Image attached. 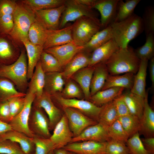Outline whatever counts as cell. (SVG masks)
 I'll return each instance as SVG.
<instances>
[{"mask_svg": "<svg viewBox=\"0 0 154 154\" xmlns=\"http://www.w3.org/2000/svg\"><path fill=\"white\" fill-rule=\"evenodd\" d=\"M140 61L134 50L128 46L125 48H119L104 63L110 75L128 73L135 74L139 68Z\"/></svg>", "mask_w": 154, "mask_h": 154, "instance_id": "obj_1", "label": "cell"}, {"mask_svg": "<svg viewBox=\"0 0 154 154\" xmlns=\"http://www.w3.org/2000/svg\"><path fill=\"white\" fill-rule=\"evenodd\" d=\"M114 39L119 48H127L130 42L144 30L142 18L133 13L122 21L110 25Z\"/></svg>", "mask_w": 154, "mask_h": 154, "instance_id": "obj_2", "label": "cell"}, {"mask_svg": "<svg viewBox=\"0 0 154 154\" xmlns=\"http://www.w3.org/2000/svg\"><path fill=\"white\" fill-rule=\"evenodd\" d=\"M16 9L13 14L14 26L9 35L21 48L24 47L23 42L28 40V33L32 24L36 20L34 11L17 1Z\"/></svg>", "mask_w": 154, "mask_h": 154, "instance_id": "obj_3", "label": "cell"}, {"mask_svg": "<svg viewBox=\"0 0 154 154\" xmlns=\"http://www.w3.org/2000/svg\"><path fill=\"white\" fill-rule=\"evenodd\" d=\"M27 59L26 50L24 47L16 61L8 65H0V77L9 80L18 91L25 93L27 91L29 84Z\"/></svg>", "mask_w": 154, "mask_h": 154, "instance_id": "obj_4", "label": "cell"}, {"mask_svg": "<svg viewBox=\"0 0 154 154\" xmlns=\"http://www.w3.org/2000/svg\"><path fill=\"white\" fill-rule=\"evenodd\" d=\"M73 42L77 45L84 46L92 37L100 31L101 26L97 17H82L72 25Z\"/></svg>", "mask_w": 154, "mask_h": 154, "instance_id": "obj_5", "label": "cell"}, {"mask_svg": "<svg viewBox=\"0 0 154 154\" xmlns=\"http://www.w3.org/2000/svg\"><path fill=\"white\" fill-rule=\"evenodd\" d=\"M51 97L54 103H57L62 107L75 109L98 121L102 106H98L89 100L65 98L61 96L60 94H54L51 96Z\"/></svg>", "mask_w": 154, "mask_h": 154, "instance_id": "obj_6", "label": "cell"}, {"mask_svg": "<svg viewBox=\"0 0 154 154\" xmlns=\"http://www.w3.org/2000/svg\"><path fill=\"white\" fill-rule=\"evenodd\" d=\"M41 108L32 105L28 122L29 129L34 135L50 138L51 134L49 128V120Z\"/></svg>", "mask_w": 154, "mask_h": 154, "instance_id": "obj_7", "label": "cell"}, {"mask_svg": "<svg viewBox=\"0 0 154 154\" xmlns=\"http://www.w3.org/2000/svg\"><path fill=\"white\" fill-rule=\"evenodd\" d=\"M65 6V9L60 20L59 29L64 27L68 22L75 21L83 16L97 17L92 9L80 3L76 0H66Z\"/></svg>", "mask_w": 154, "mask_h": 154, "instance_id": "obj_8", "label": "cell"}, {"mask_svg": "<svg viewBox=\"0 0 154 154\" xmlns=\"http://www.w3.org/2000/svg\"><path fill=\"white\" fill-rule=\"evenodd\" d=\"M62 108L73 137L77 136L86 128L98 122L75 109L65 107H62Z\"/></svg>", "mask_w": 154, "mask_h": 154, "instance_id": "obj_9", "label": "cell"}, {"mask_svg": "<svg viewBox=\"0 0 154 154\" xmlns=\"http://www.w3.org/2000/svg\"><path fill=\"white\" fill-rule=\"evenodd\" d=\"M35 97L33 94L27 92L24 106L21 112L11 119L9 124L13 130L23 133L32 138L33 135L28 127L29 116L34 100Z\"/></svg>", "mask_w": 154, "mask_h": 154, "instance_id": "obj_10", "label": "cell"}, {"mask_svg": "<svg viewBox=\"0 0 154 154\" xmlns=\"http://www.w3.org/2000/svg\"><path fill=\"white\" fill-rule=\"evenodd\" d=\"M32 105L44 110L49 120L50 130H53L63 114L54 104L51 96L44 91L41 95L35 97Z\"/></svg>", "mask_w": 154, "mask_h": 154, "instance_id": "obj_11", "label": "cell"}, {"mask_svg": "<svg viewBox=\"0 0 154 154\" xmlns=\"http://www.w3.org/2000/svg\"><path fill=\"white\" fill-rule=\"evenodd\" d=\"M22 48L9 35H0V65H8L15 62Z\"/></svg>", "mask_w": 154, "mask_h": 154, "instance_id": "obj_12", "label": "cell"}, {"mask_svg": "<svg viewBox=\"0 0 154 154\" xmlns=\"http://www.w3.org/2000/svg\"><path fill=\"white\" fill-rule=\"evenodd\" d=\"M53 130L50 139L53 145L54 150L63 148L70 143L74 137L70 128L67 118L64 114Z\"/></svg>", "mask_w": 154, "mask_h": 154, "instance_id": "obj_13", "label": "cell"}, {"mask_svg": "<svg viewBox=\"0 0 154 154\" xmlns=\"http://www.w3.org/2000/svg\"><path fill=\"white\" fill-rule=\"evenodd\" d=\"M84 46L76 45L73 41L44 50L55 57L62 67H64L78 53L83 51Z\"/></svg>", "mask_w": 154, "mask_h": 154, "instance_id": "obj_14", "label": "cell"}, {"mask_svg": "<svg viewBox=\"0 0 154 154\" xmlns=\"http://www.w3.org/2000/svg\"><path fill=\"white\" fill-rule=\"evenodd\" d=\"M111 139L108 133L107 127L98 122L86 128L77 136L73 137L70 143L85 141L104 142Z\"/></svg>", "mask_w": 154, "mask_h": 154, "instance_id": "obj_15", "label": "cell"}, {"mask_svg": "<svg viewBox=\"0 0 154 154\" xmlns=\"http://www.w3.org/2000/svg\"><path fill=\"white\" fill-rule=\"evenodd\" d=\"M65 9V4L60 6L34 11L36 17L48 30L59 29L60 19Z\"/></svg>", "mask_w": 154, "mask_h": 154, "instance_id": "obj_16", "label": "cell"}, {"mask_svg": "<svg viewBox=\"0 0 154 154\" xmlns=\"http://www.w3.org/2000/svg\"><path fill=\"white\" fill-rule=\"evenodd\" d=\"M72 25L55 30H47L44 50L73 41Z\"/></svg>", "mask_w": 154, "mask_h": 154, "instance_id": "obj_17", "label": "cell"}, {"mask_svg": "<svg viewBox=\"0 0 154 154\" xmlns=\"http://www.w3.org/2000/svg\"><path fill=\"white\" fill-rule=\"evenodd\" d=\"M119 0H97L93 8L100 13L101 27L104 29L114 22Z\"/></svg>", "mask_w": 154, "mask_h": 154, "instance_id": "obj_18", "label": "cell"}, {"mask_svg": "<svg viewBox=\"0 0 154 154\" xmlns=\"http://www.w3.org/2000/svg\"><path fill=\"white\" fill-rule=\"evenodd\" d=\"M107 142L85 141L69 143L63 148L77 154H106Z\"/></svg>", "mask_w": 154, "mask_h": 154, "instance_id": "obj_19", "label": "cell"}, {"mask_svg": "<svg viewBox=\"0 0 154 154\" xmlns=\"http://www.w3.org/2000/svg\"><path fill=\"white\" fill-rule=\"evenodd\" d=\"M119 48L114 39H111L92 52L88 66H94L100 63H105Z\"/></svg>", "mask_w": 154, "mask_h": 154, "instance_id": "obj_20", "label": "cell"}, {"mask_svg": "<svg viewBox=\"0 0 154 154\" xmlns=\"http://www.w3.org/2000/svg\"><path fill=\"white\" fill-rule=\"evenodd\" d=\"M9 139L19 144L25 154L35 153V147L33 138L25 134L12 130L0 136V140Z\"/></svg>", "mask_w": 154, "mask_h": 154, "instance_id": "obj_21", "label": "cell"}, {"mask_svg": "<svg viewBox=\"0 0 154 154\" xmlns=\"http://www.w3.org/2000/svg\"><path fill=\"white\" fill-rule=\"evenodd\" d=\"M90 55L83 51L77 54L64 66V71L61 72L63 78L69 80L77 72L88 66Z\"/></svg>", "mask_w": 154, "mask_h": 154, "instance_id": "obj_22", "label": "cell"}, {"mask_svg": "<svg viewBox=\"0 0 154 154\" xmlns=\"http://www.w3.org/2000/svg\"><path fill=\"white\" fill-rule=\"evenodd\" d=\"M23 44L28 59L27 78L29 80L32 77L35 68L40 60L44 48L43 46L33 44L29 40L24 41Z\"/></svg>", "mask_w": 154, "mask_h": 154, "instance_id": "obj_23", "label": "cell"}, {"mask_svg": "<svg viewBox=\"0 0 154 154\" xmlns=\"http://www.w3.org/2000/svg\"><path fill=\"white\" fill-rule=\"evenodd\" d=\"M148 60H141L138 70L135 75L132 87L130 91L145 98L146 93V78Z\"/></svg>", "mask_w": 154, "mask_h": 154, "instance_id": "obj_24", "label": "cell"}, {"mask_svg": "<svg viewBox=\"0 0 154 154\" xmlns=\"http://www.w3.org/2000/svg\"><path fill=\"white\" fill-rule=\"evenodd\" d=\"M94 68V66L84 68L75 73L71 78L79 85L87 100H89L90 97V87Z\"/></svg>", "mask_w": 154, "mask_h": 154, "instance_id": "obj_25", "label": "cell"}, {"mask_svg": "<svg viewBox=\"0 0 154 154\" xmlns=\"http://www.w3.org/2000/svg\"><path fill=\"white\" fill-rule=\"evenodd\" d=\"M121 95L130 114L137 117L141 120L144 109L145 98L128 90Z\"/></svg>", "mask_w": 154, "mask_h": 154, "instance_id": "obj_26", "label": "cell"}, {"mask_svg": "<svg viewBox=\"0 0 154 154\" xmlns=\"http://www.w3.org/2000/svg\"><path fill=\"white\" fill-rule=\"evenodd\" d=\"M94 66L90 87V97L102 90L109 75L104 63H100Z\"/></svg>", "mask_w": 154, "mask_h": 154, "instance_id": "obj_27", "label": "cell"}, {"mask_svg": "<svg viewBox=\"0 0 154 154\" xmlns=\"http://www.w3.org/2000/svg\"><path fill=\"white\" fill-rule=\"evenodd\" d=\"M124 89L122 88L113 87L101 90L91 96L89 100L96 106L101 107L121 95Z\"/></svg>", "mask_w": 154, "mask_h": 154, "instance_id": "obj_28", "label": "cell"}, {"mask_svg": "<svg viewBox=\"0 0 154 154\" xmlns=\"http://www.w3.org/2000/svg\"><path fill=\"white\" fill-rule=\"evenodd\" d=\"M135 74L128 73L122 75L108 76L101 90L113 87H120L130 90L134 82Z\"/></svg>", "mask_w": 154, "mask_h": 154, "instance_id": "obj_29", "label": "cell"}, {"mask_svg": "<svg viewBox=\"0 0 154 154\" xmlns=\"http://www.w3.org/2000/svg\"><path fill=\"white\" fill-rule=\"evenodd\" d=\"M30 80V82H29L27 92L33 94L35 97L41 95L44 92L45 73L42 68L40 61L36 66L35 70Z\"/></svg>", "mask_w": 154, "mask_h": 154, "instance_id": "obj_30", "label": "cell"}, {"mask_svg": "<svg viewBox=\"0 0 154 154\" xmlns=\"http://www.w3.org/2000/svg\"><path fill=\"white\" fill-rule=\"evenodd\" d=\"M64 84V81L61 72L45 73L44 91L50 96L61 92Z\"/></svg>", "mask_w": 154, "mask_h": 154, "instance_id": "obj_31", "label": "cell"}, {"mask_svg": "<svg viewBox=\"0 0 154 154\" xmlns=\"http://www.w3.org/2000/svg\"><path fill=\"white\" fill-rule=\"evenodd\" d=\"M148 91L145 97L144 105L141 120V130L148 137H153L154 134V112L148 102Z\"/></svg>", "mask_w": 154, "mask_h": 154, "instance_id": "obj_32", "label": "cell"}, {"mask_svg": "<svg viewBox=\"0 0 154 154\" xmlns=\"http://www.w3.org/2000/svg\"><path fill=\"white\" fill-rule=\"evenodd\" d=\"M113 38L111 27L110 25L96 33L84 46L83 51L92 52Z\"/></svg>", "mask_w": 154, "mask_h": 154, "instance_id": "obj_33", "label": "cell"}, {"mask_svg": "<svg viewBox=\"0 0 154 154\" xmlns=\"http://www.w3.org/2000/svg\"><path fill=\"white\" fill-rule=\"evenodd\" d=\"M36 20L31 25L28 32L29 40L36 45L43 46L47 29L36 17Z\"/></svg>", "mask_w": 154, "mask_h": 154, "instance_id": "obj_34", "label": "cell"}, {"mask_svg": "<svg viewBox=\"0 0 154 154\" xmlns=\"http://www.w3.org/2000/svg\"><path fill=\"white\" fill-rule=\"evenodd\" d=\"M140 0H127L118 2L115 20L114 22H119L129 17L133 13L136 6Z\"/></svg>", "mask_w": 154, "mask_h": 154, "instance_id": "obj_35", "label": "cell"}, {"mask_svg": "<svg viewBox=\"0 0 154 154\" xmlns=\"http://www.w3.org/2000/svg\"><path fill=\"white\" fill-rule=\"evenodd\" d=\"M118 119L129 138L141 131V120L137 117L130 114L119 117Z\"/></svg>", "mask_w": 154, "mask_h": 154, "instance_id": "obj_36", "label": "cell"}, {"mask_svg": "<svg viewBox=\"0 0 154 154\" xmlns=\"http://www.w3.org/2000/svg\"><path fill=\"white\" fill-rule=\"evenodd\" d=\"M118 117L113 100L102 106L98 122L108 127L118 119Z\"/></svg>", "mask_w": 154, "mask_h": 154, "instance_id": "obj_37", "label": "cell"}, {"mask_svg": "<svg viewBox=\"0 0 154 154\" xmlns=\"http://www.w3.org/2000/svg\"><path fill=\"white\" fill-rule=\"evenodd\" d=\"M26 93L21 92L16 88L9 80L0 77V101L8 100L13 97L25 96Z\"/></svg>", "mask_w": 154, "mask_h": 154, "instance_id": "obj_38", "label": "cell"}, {"mask_svg": "<svg viewBox=\"0 0 154 154\" xmlns=\"http://www.w3.org/2000/svg\"><path fill=\"white\" fill-rule=\"evenodd\" d=\"M23 3L32 10H43L58 7L65 4L66 0H21Z\"/></svg>", "mask_w": 154, "mask_h": 154, "instance_id": "obj_39", "label": "cell"}, {"mask_svg": "<svg viewBox=\"0 0 154 154\" xmlns=\"http://www.w3.org/2000/svg\"><path fill=\"white\" fill-rule=\"evenodd\" d=\"M138 58L141 60H149L154 56V33H150L146 35L145 44L134 50Z\"/></svg>", "mask_w": 154, "mask_h": 154, "instance_id": "obj_40", "label": "cell"}, {"mask_svg": "<svg viewBox=\"0 0 154 154\" xmlns=\"http://www.w3.org/2000/svg\"><path fill=\"white\" fill-rule=\"evenodd\" d=\"M39 61L45 73L60 72L62 67L57 60L52 54L43 50Z\"/></svg>", "mask_w": 154, "mask_h": 154, "instance_id": "obj_41", "label": "cell"}, {"mask_svg": "<svg viewBox=\"0 0 154 154\" xmlns=\"http://www.w3.org/2000/svg\"><path fill=\"white\" fill-rule=\"evenodd\" d=\"M107 131L111 139L125 143L129 138L118 119L107 127Z\"/></svg>", "mask_w": 154, "mask_h": 154, "instance_id": "obj_42", "label": "cell"}, {"mask_svg": "<svg viewBox=\"0 0 154 154\" xmlns=\"http://www.w3.org/2000/svg\"><path fill=\"white\" fill-rule=\"evenodd\" d=\"M126 143L130 154H151L144 146L139 133L129 137Z\"/></svg>", "mask_w": 154, "mask_h": 154, "instance_id": "obj_43", "label": "cell"}, {"mask_svg": "<svg viewBox=\"0 0 154 154\" xmlns=\"http://www.w3.org/2000/svg\"><path fill=\"white\" fill-rule=\"evenodd\" d=\"M35 147V154H48L54 150L53 145L50 138L34 135L32 137Z\"/></svg>", "mask_w": 154, "mask_h": 154, "instance_id": "obj_44", "label": "cell"}, {"mask_svg": "<svg viewBox=\"0 0 154 154\" xmlns=\"http://www.w3.org/2000/svg\"><path fill=\"white\" fill-rule=\"evenodd\" d=\"M144 30L146 35L154 33V8L153 6L147 7L142 18Z\"/></svg>", "mask_w": 154, "mask_h": 154, "instance_id": "obj_45", "label": "cell"}, {"mask_svg": "<svg viewBox=\"0 0 154 154\" xmlns=\"http://www.w3.org/2000/svg\"><path fill=\"white\" fill-rule=\"evenodd\" d=\"M125 143L111 139L107 142L106 154H130Z\"/></svg>", "mask_w": 154, "mask_h": 154, "instance_id": "obj_46", "label": "cell"}, {"mask_svg": "<svg viewBox=\"0 0 154 154\" xmlns=\"http://www.w3.org/2000/svg\"><path fill=\"white\" fill-rule=\"evenodd\" d=\"M0 154H25L18 144L9 139L0 140Z\"/></svg>", "mask_w": 154, "mask_h": 154, "instance_id": "obj_47", "label": "cell"}, {"mask_svg": "<svg viewBox=\"0 0 154 154\" xmlns=\"http://www.w3.org/2000/svg\"><path fill=\"white\" fill-rule=\"evenodd\" d=\"M61 92V96L68 99H80L82 97V95L79 87L71 80L67 82Z\"/></svg>", "mask_w": 154, "mask_h": 154, "instance_id": "obj_48", "label": "cell"}, {"mask_svg": "<svg viewBox=\"0 0 154 154\" xmlns=\"http://www.w3.org/2000/svg\"><path fill=\"white\" fill-rule=\"evenodd\" d=\"M25 100V96H21L13 97L8 100L12 119L23 109Z\"/></svg>", "mask_w": 154, "mask_h": 154, "instance_id": "obj_49", "label": "cell"}, {"mask_svg": "<svg viewBox=\"0 0 154 154\" xmlns=\"http://www.w3.org/2000/svg\"><path fill=\"white\" fill-rule=\"evenodd\" d=\"M14 26L12 15H5L0 17V35H9Z\"/></svg>", "mask_w": 154, "mask_h": 154, "instance_id": "obj_50", "label": "cell"}, {"mask_svg": "<svg viewBox=\"0 0 154 154\" xmlns=\"http://www.w3.org/2000/svg\"><path fill=\"white\" fill-rule=\"evenodd\" d=\"M17 5V0H0V17L5 15H13Z\"/></svg>", "mask_w": 154, "mask_h": 154, "instance_id": "obj_51", "label": "cell"}, {"mask_svg": "<svg viewBox=\"0 0 154 154\" xmlns=\"http://www.w3.org/2000/svg\"><path fill=\"white\" fill-rule=\"evenodd\" d=\"M121 94L113 100L119 117L130 114Z\"/></svg>", "mask_w": 154, "mask_h": 154, "instance_id": "obj_52", "label": "cell"}, {"mask_svg": "<svg viewBox=\"0 0 154 154\" xmlns=\"http://www.w3.org/2000/svg\"><path fill=\"white\" fill-rule=\"evenodd\" d=\"M11 119L8 101H0V120L9 123Z\"/></svg>", "mask_w": 154, "mask_h": 154, "instance_id": "obj_53", "label": "cell"}, {"mask_svg": "<svg viewBox=\"0 0 154 154\" xmlns=\"http://www.w3.org/2000/svg\"><path fill=\"white\" fill-rule=\"evenodd\" d=\"M143 144L146 149L151 154L154 153V137H148L141 139Z\"/></svg>", "mask_w": 154, "mask_h": 154, "instance_id": "obj_54", "label": "cell"}, {"mask_svg": "<svg viewBox=\"0 0 154 154\" xmlns=\"http://www.w3.org/2000/svg\"><path fill=\"white\" fill-rule=\"evenodd\" d=\"M13 130L11 125L0 120V136L6 132Z\"/></svg>", "mask_w": 154, "mask_h": 154, "instance_id": "obj_55", "label": "cell"}, {"mask_svg": "<svg viewBox=\"0 0 154 154\" xmlns=\"http://www.w3.org/2000/svg\"><path fill=\"white\" fill-rule=\"evenodd\" d=\"M149 64V70L150 79L152 83V89L154 88V57L150 60Z\"/></svg>", "mask_w": 154, "mask_h": 154, "instance_id": "obj_56", "label": "cell"}, {"mask_svg": "<svg viewBox=\"0 0 154 154\" xmlns=\"http://www.w3.org/2000/svg\"><path fill=\"white\" fill-rule=\"evenodd\" d=\"M80 3L92 9L97 0H76Z\"/></svg>", "mask_w": 154, "mask_h": 154, "instance_id": "obj_57", "label": "cell"}, {"mask_svg": "<svg viewBox=\"0 0 154 154\" xmlns=\"http://www.w3.org/2000/svg\"><path fill=\"white\" fill-rule=\"evenodd\" d=\"M54 151L55 154H77L64 148L55 149Z\"/></svg>", "mask_w": 154, "mask_h": 154, "instance_id": "obj_58", "label": "cell"}, {"mask_svg": "<svg viewBox=\"0 0 154 154\" xmlns=\"http://www.w3.org/2000/svg\"><path fill=\"white\" fill-rule=\"evenodd\" d=\"M48 154H55L54 150H52L50 151Z\"/></svg>", "mask_w": 154, "mask_h": 154, "instance_id": "obj_59", "label": "cell"}, {"mask_svg": "<svg viewBox=\"0 0 154 154\" xmlns=\"http://www.w3.org/2000/svg\"><path fill=\"white\" fill-rule=\"evenodd\" d=\"M35 154V153H33V154Z\"/></svg>", "mask_w": 154, "mask_h": 154, "instance_id": "obj_60", "label": "cell"}, {"mask_svg": "<svg viewBox=\"0 0 154 154\" xmlns=\"http://www.w3.org/2000/svg\"></svg>", "mask_w": 154, "mask_h": 154, "instance_id": "obj_61", "label": "cell"}, {"mask_svg": "<svg viewBox=\"0 0 154 154\" xmlns=\"http://www.w3.org/2000/svg\"></svg>", "mask_w": 154, "mask_h": 154, "instance_id": "obj_62", "label": "cell"}]
</instances>
